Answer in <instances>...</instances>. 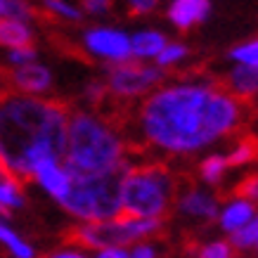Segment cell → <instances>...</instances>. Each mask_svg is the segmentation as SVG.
<instances>
[{
    "mask_svg": "<svg viewBox=\"0 0 258 258\" xmlns=\"http://www.w3.org/2000/svg\"><path fill=\"white\" fill-rule=\"evenodd\" d=\"M161 81H164V69H159L157 64L125 62L111 67L104 86H107V93L116 95L121 100H131V97L147 95Z\"/></svg>",
    "mask_w": 258,
    "mask_h": 258,
    "instance_id": "52a82bcc",
    "label": "cell"
},
{
    "mask_svg": "<svg viewBox=\"0 0 258 258\" xmlns=\"http://www.w3.org/2000/svg\"><path fill=\"white\" fill-rule=\"evenodd\" d=\"M258 154V145L253 140H242V142H237L235 147L230 149L225 154L227 159V166L230 168H235V166H244V164H251L253 159H256Z\"/></svg>",
    "mask_w": 258,
    "mask_h": 258,
    "instance_id": "44dd1931",
    "label": "cell"
},
{
    "mask_svg": "<svg viewBox=\"0 0 258 258\" xmlns=\"http://www.w3.org/2000/svg\"><path fill=\"white\" fill-rule=\"evenodd\" d=\"M8 83H10V88H12V93L43 97V95L50 93V88H52V71H50V67H45V64H40V62L24 64L19 69L10 71Z\"/></svg>",
    "mask_w": 258,
    "mask_h": 258,
    "instance_id": "9c48e42d",
    "label": "cell"
},
{
    "mask_svg": "<svg viewBox=\"0 0 258 258\" xmlns=\"http://www.w3.org/2000/svg\"><path fill=\"white\" fill-rule=\"evenodd\" d=\"M178 211L189 216V218H202V220H213L220 216L218 199L199 187H189L178 197Z\"/></svg>",
    "mask_w": 258,
    "mask_h": 258,
    "instance_id": "8fae6325",
    "label": "cell"
},
{
    "mask_svg": "<svg viewBox=\"0 0 258 258\" xmlns=\"http://www.w3.org/2000/svg\"><path fill=\"white\" fill-rule=\"evenodd\" d=\"M69 111L45 97L5 90L0 95V166L29 180L40 166L64 161Z\"/></svg>",
    "mask_w": 258,
    "mask_h": 258,
    "instance_id": "7a4b0ae2",
    "label": "cell"
},
{
    "mask_svg": "<svg viewBox=\"0 0 258 258\" xmlns=\"http://www.w3.org/2000/svg\"><path fill=\"white\" fill-rule=\"evenodd\" d=\"M33 17V8L26 0H0V19H19L26 22Z\"/></svg>",
    "mask_w": 258,
    "mask_h": 258,
    "instance_id": "7402d4cb",
    "label": "cell"
},
{
    "mask_svg": "<svg viewBox=\"0 0 258 258\" xmlns=\"http://www.w3.org/2000/svg\"><path fill=\"white\" fill-rule=\"evenodd\" d=\"M227 57L239 67H249V69H258V38L253 40H244L239 45H235Z\"/></svg>",
    "mask_w": 258,
    "mask_h": 258,
    "instance_id": "ffe728a7",
    "label": "cell"
},
{
    "mask_svg": "<svg viewBox=\"0 0 258 258\" xmlns=\"http://www.w3.org/2000/svg\"><path fill=\"white\" fill-rule=\"evenodd\" d=\"M3 173H5V171H3V166H0V175H3Z\"/></svg>",
    "mask_w": 258,
    "mask_h": 258,
    "instance_id": "836d02e7",
    "label": "cell"
},
{
    "mask_svg": "<svg viewBox=\"0 0 258 258\" xmlns=\"http://www.w3.org/2000/svg\"><path fill=\"white\" fill-rule=\"evenodd\" d=\"M43 5H45L47 12L62 17L67 22H81V19H83V10L76 8L69 0H43Z\"/></svg>",
    "mask_w": 258,
    "mask_h": 258,
    "instance_id": "603a6c76",
    "label": "cell"
},
{
    "mask_svg": "<svg viewBox=\"0 0 258 258\" xmlns=\"http://www.w3.org/2000/svg\"><path fill=\"white\" fill-rule=\"evenodd\" d=\"M104 95H107V86H104L102 81H93V83L86 86V100H90L93 104L104 100Z\"/></svg>",
    "mask_w": 258,
    "mask_h": 258,
    "instance_id": "f546056e",
    "label": "cell"
},
{
    "mask_svg": "<svg viewBox=\"0 0 258 258\" xmlns=\"http://www.w3.org/2000/svg\"><path fill=\"white\" fill-rule=\"evenodd\" d=\"M253 218H256V206L251 202H246V199H242V197H232L218 216L220 227L225 232H230V235H235L237 230L246 227Z\"/></svg>",
    "mask_w": 258,
    "mask_h": 258,
    "instance_id": "4fadbf2b",
    "label": "cell"
},
{
    "mask_svg": "<svg viewBox=\"0 0 258 258\" xmlns=\"http://www.w3.org/2000/svg\"><path fill=\"white\" fill-rule=\"evenodd\" d=\"M227 168H230V166H227L225 154H209V157L199 164V175H202L204 182L216 185V182H220V180L225 178Z\"/></svg>",
    "mask_w": 258,
    "mask_h": 258,
    "instance_id": "d6986e66",
    "label": "cell"
},
{
    "mask_svg": "<svg viewBox=\"0 0 258 258\" xmlns=\"http://www.w3.org/2000/svg\"><path fill=\"white\" fill-rule=\"evenodd\" d=\"M93 258H131L125 249H100L95 251Z\"/></svg>",
    "mask_w": 258,
    "mask_h": 258,
    "instance_id": "1f68e13d",
    "label": "cell"
},
{
    "mask_svg": "<svg viewBox=\"0 0 258 258\" xmlns=\"http://www.w3.org/2000/svg\"><path fill=\"white\" fill-rule=\"evenodd\" d=\"M125 142L107 118L93 111H74L67 125L64 168L76 175H100L125 164Z\"/></svg>",
    "mask_w": 258,
    "mask_h": 258,
    "instance_id": "3957f363",
    "label": "cell"
},
{
    "mask_svg": "<svg viewBox=\"0 0 258 258\" xmlns=\"http://www.w3.org/2000/svg\"><path fill=\"white\" fill-rule=\"evenodd\" d=\"M175 197V180L161 164L128 168L121 182V216L161 220Z\"/></svg>",
    "mask_w": 258,
    "mask_h": 258,
    "instance_id": "5b68a950",
    "label": "cell"
},
{
    "mask_svg": "<svg viewBox=\"0 0 258 258\" xmlns=\"http://www.w3.org/2000/svg\"><path fill=\"white\" fill-rule=\"evenodd\" d=\"M246 116V102L211 83H173L149 93L138 123L149 145L168 154H195L232 135Z\"/></svg>",
    "mask_w": 258,
    "mask_h": 258,
    "instance_id": "6da1fadb",
    "label": "cell"
},
{
    "mask_svg": "<svg viewBox=\"0 0 258 258\" xmlns=\"http://www.w3.org/2000/svg\"><path fill=\"white\" fill-rule=\"evenodd\" d=\"M161 227H164V220L118 216V218L100 220V223H81L74 230H69L67 239L71 246H79V249H125L128 244L154 237Z\"/></svg>",
    "mask_w": 258,
    "mask_h": 258,
    "instance_id": "8992f818",
    "label": "cell"
},
{
    "mask_svg": "<svg viewBox=\"0 0 258 258\" xmlns=\"http://www.w3.org/2000/svg\"><path fill=\"white\" fill-rule=\"evenodd\" d=\"M10 216H12V213H10V211H5V209L0 206V220H8V223H10Z\"/></svg>",
    "mask_w": 258,
    "mask_h": 258,
    "instance_id": "d6a6232c",
    "label": "cell"
},
{
    "mask_svg": "<svg viewBox=\"0 0 258 258\" xmlns=\"http://www.w3.org/2000/svg\"><path fill=\"white\" fill-rule=\"evenodd\" d=\"M81 5H83V10L90 12V15H104V12L111 10L114 0H81Z\"/></svg>",
    "mask_w": 258,
    "mask_h": 258,
    "instance_id": "f1b7e54d",
    "label": "cell"
},
{
    "mask_svg": "<svg viewBox=\"0 0 258 258\" xmlns=\"http://www.w3.org/2000/svg\"><path fill=\"white\" fill-rule=\"evenodd\" d=\"M125 5L133 15H149V12L157 10L159 0H125Z\"/></svg>",
    "mask_w": 258,
    "mask_h": 258,
    "instance_id": "4316f807",
    "label": "cell"
},
{
    "mask_svg": "<svg viewBox=\"0 0 258 258\" xmlns=\"http://www.w3.org/2000/svg\"><path fill=\"white\" fill-rule=\"evenodd\" d=\"M235 197H242L246 202L256 204L258 202V175H249V178H244L239 182V187H237V195Z\"/></svg>",
    "mask_w": 258,
    "mask_h": 258,
    "instance_id": "484cf974",
    "label": "cell"
},
{
    "mask_svg": "<svg viewBox=\"0 0 258 258\" xmlns=\"http://www.w3.org/2000/svg\"><path fill=\"white\" fill-rule=\"evenodd\" d=\"M131 161L100 175H71L69 192L59 202L64 211L83 223H100L121 216V182Z\"/></svg>",
    "mask_w": 258,
    "mask_h": 258,
    "instance_id": "277c9868",
    "label": "cell"
},
{
    "mask_svg": "<svg viewBox=\"0 0 258 258\" xmlns=\"http://www.w3.org/2000/svg\"><path fill=\"white\" fill-rule=\"evenodd\" d=\"M211 15V0H171L168 5V22L180 29V31H189L192 26L202 24Z\"/></svg>",
    "mask_w": 258,
    "mask_h": 258,
    "instance_id": "30bf717a",
    "label": "cell"
},
{
    "mask_svg": "<svg viewBox=\"0 0 258 258\" xmlns=\"http://www.w3.org/2000/svg\"><path fill=\"white\" fill-rule=\"evenodd\" d=\"M3 93H5V90H3V88H0V95H3Z\"/></svg>",
    "mask_w": 258,
    "mask_h": 258,
    "instance_id": "e575fe53",
    "label": "cell"
},
{
    "mask_svg": "<svg viewBox=\"0 0 258 258\" xmlns=\"http://www.w3.org/2000/svg\"><path fill=\"white\" fill-rule=\"evenodd\" d=\"M31 180H36L40 187H43L47 195L55 199V202H62L64 195L69 192V185H71V175H69V171L64 168L62 161L40 166L38 171L33 173Z\"/></svg>",
    "mask_w": 258,
    "mask_h": 258,
    "instance_id": "7c38bea8",
    "label": "cell"
},
{
    "mask_svg": "<svg viewBox=\"0 0 258 258\" xmlns=\"http://www.w3.org/2000/svg\"><path fill=\"white\" fill-rule=\"evenodd\" d=\"M166 36L157 29H142V31L131 36V52L133 62H145V59H157L159 52L166 47Z\"/></svg>",
    "mask_w": 258,
    "mask_h": 258,
    "instance_id": "5bb4252c",
    "label": "cell"
},
{
    "mask_svg": "<svg viewBox=\"0 0 258 258\" xmlns=\"http://www.w3.org/2000/svg\"><path fill=\"white\" fill-rule=\"evenodd\" d=\"M128 256H131V258H159V251H157V246H154V244L138 242L133 249L128 251Z\"/></svg>",
    "mask_w": 258,
    "mask_h": 258,
    "instance_id": "83f0119b",
    "label": "cell"
},
{
    "mask_svg": "<svg viewBox=\"0 0 258 258\" xmlns=\"http://www.w3.org/2000/svg\"><path fill=\"white\" fill-rule=\"evenodd\" d=\"M256 249H258V242H256Z\"/></svg>",
    "mask_w": 258,
    "mask_h": 258,
    "instance_id": "d590c367",
    "label": "cell"
},
{
    "mask_svg": "<svg viewBox=\"0 0 258 258\" xmlns=\"http://www.w3.org/2000/svg\"><path fill=\"white\" fill-rule=\"evenodd\" d=\"M83 47L97 59L109 62L111 67L116 64L133 62L131 52V36L116 26H93L83 31Z\"/></svg>",
    "mask_w": 258,
    "mask_h": 258,
    "instance_id": "ba28073f",
    "label": "cell"
},
{
    "mask_svg": "<svg viewBox=\"0 0 258 258\" xmlns=\"http://www.w3.org/2000/svg\"><path fill=\"white\" fill-rule=\"evenodd\" d=\"M187 45H182V43H166V47L159 52V57L154 59L157 62L159 69H166V67H173V64L182 62L185 57H187Z\"/></svg>",
    "mask_w": 258,
    "mask_h": 258,
    "instance_id": "cb8c5ba5",
    "label": "cell"
},
{
    "mask_svg": "<svg viewBox=\"0 0 258 258\" xmlns=\"http://www.w3.org/2000/svg\"><path fill=\"white\" fill-rule=\"evenodd\" d=\"M197 258H232V244L223 242V239H218V242H209L199 249Z\"/></svg>",
    "mask_w": 258,
    "mask_h": 258,
    "instance_id": "d4e9b609",
    "label": "cell"
},
{
    "mask_svg": "<svg viewBox=\"0 0 258 258\" xmlns=\"http://www.w3.org/2000/svg\"><path fill=\"white\" fill-rule=\"evenodd\" d=\"M0 206L10 213L26 206L22 180H17L15 175H10V173H3V175H0Z\"/></svg>",
    "mask_w": 258,
    "mask_h": 258,
    "instance_id": "ac0fdd59",
    "label": "cell"
},
{
    "mask_svg": "<svg viewBox=\"0 0 258 258\" xmlns=\"http://www.w3.org/2000/svg\"><path fill=\"white\" fill-rule=\"evenodd\" d=\"M227 93H232L239 100H249L258 95V69L235 64L227 74Z\"/></svg>",
    "mask_w": 258,
    "mask_h": 258,
    "instance_id": "9a60e30c",
    "label": "cell"
},
{
    "mask_svg": "<svg viewBox=\"0 0 258 258\" xmlns=\"http://www.w3.org/2000/svg\"><path fill=\"white\" fill-rule=\"evenodd\" d=\"M0 246H5L12 258H38L36 249L10 225L8 220H0Z\"/></svg>",
    "mask_w": 258,
    "mask_h": 258,
    "instance_id": "e0dca14e",
    "label": "cell"
},
{
    "mask_svg": "<svg viewBox=\"0 0 258 258\" xmlns=\"http://www.w3.org/2000/svg\"><path fill=\"white\" fill-rule=\"evenodd\" d=\"M33 45V29L19 19H0V47Z\"/></svg>",
    "mask_w": 258,
    "mask_h": 258,
    "instance_id": "2e32d148",
    "label": "cell"
},
{
    "mask_svg": "<svg viewBox=\"0 0 258 258\" xmlns=\"http://www.w3.org/2000/svg\"><path fill=\"white\" fill-rule=\"evenodd\" d=\"M45 258H88L86 253H83V249H79V246H62V249H55L52 253H47Z\"/></svg>",
    "mask_w": 258,
    "mask_h": 258,
    "instance_id": "4dcf8cb0",
    "label": "cell"
}]
</instances>
